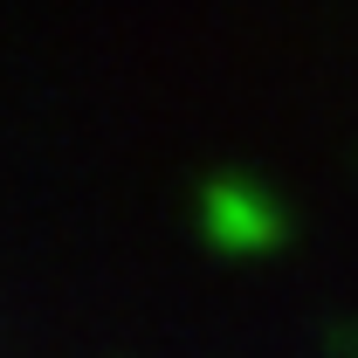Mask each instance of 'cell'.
I'll use <instances>...</instances> for the list:
<instances>
[{
	"label": "cell",
	"instance_id": "1",
	"mask_svg": "<svg viewBox=\"0 0 358 358\" xmlns=\"http://www.w3.org/2000/svg\"><path fill=\"white\" fill-rule=\"evenodd\" d=\"M193 227L214 255H268L289 241V214L275 207L262 179L248 173H207L193 193Z\"/></svg>",
	"mask_w": 358,
	"mask_h": 358
},
{
	"label": "cell",
	"instance_id": "2",
	"mask_svg": "<svg viewBox=\"0 0 358 358\" xmlns=\"http://www.w3.org/2000/svg\"><path fill=\"white\" fill-rule=\"evenodd\" d=\"M324 358H358V324L331 317V324H324Z\"/></svg>",
	"mask_w": 358,
	"mask_h": 358
}]
</instances>
